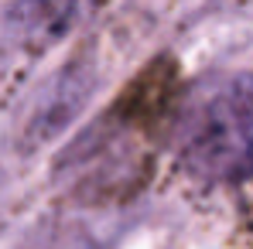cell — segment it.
<instances>
[{"label":"cell","instance_id":"obj_1","mask_svg":"<svg viewBox=\"0 0 253 249\" xmlns=\"http://www.w3.org/2000/svg\"><path fill=\"white\" fill-rule=\"evenodd\" d=\"M181 161L206 181L253 178V75H229L195 92L178 123Z\"/></svg>","mask_w":253,"mask_h":249},{"label":"cell","instance_id":"obj_2","mask_svg":"<svg viewBox=\"0 0 253 249\" xmlns=\"http://www.w3.org/2000/svg\"><path fill=\"white\" fill-rule=\"evenodd\" d=\"M76 17V0H17L7 10V31L17 44H51Z\"/></svg>","mask_w":253,"mask_h":249}]
</instances>
